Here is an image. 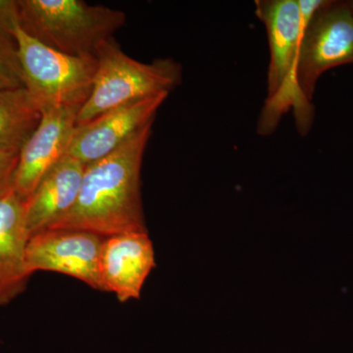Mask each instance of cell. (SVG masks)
Here are the masks:
<instances>
[{
    "mask_svg": "<svg viewBox=\"0 0 353 353\" xmlns=\"http://www.w3.org/2000/svg\"><path fill=\"white\" fill-rule=\"evenodd\" d=\"M154 267V250L148 232L116 234L104 240L102 284L104 292H114L121 303L141 297L146 278Z\"/></svg>",
    "mask_w": 353,
    "mask_h": 353,
    "instance_id": "30bf717a",
    "label": "cell"
},
{
    "mask_svg": "<svg viewBox=\"0 0 353 353\" xmlns=\"http://www.w3.org/2000/svg\"><path fill=\"white\" fill-rule=\"evenodd\" d=\"M152 127L143 128L108 157L87 165L75 204L50 229L80 230L108 238L146 232L141 172Z\"/></svg>",
    "mask_w": 353,
    "mask_h": 353,
    "instance_id": "6da1fadb",
    "label": "cell"
},
{
    "mask_svg": "<svg viewBox=\"0 0 353 353\" xmlns=\"http://www.w3.org/2000/svg\"><path fill=\"white\" fill-rule=\"evenodd\" d=\"M348 4H350V8H352L353 11V1L348 2Z\"/></svg>",
    "mask_w": 353,
    "mask_h": 353,
    "instance_id": "e0dca14e",
    "label": "cell"
},
{
    "mask_svg": "<svg viewBox=\"0 0 353 353\" xmlns=\"http://www.w3.org/2000/svg\"><path fill=\"white\" fill-rule=\"evenodd\" d=\"M85 169L82 162L65 155L43 176L26 201V222L30 236L50 229L73 208Z\"/></svg>",
    "mask_w": 353,
    "mask_h": 353,
    "instance_id": "7c38bea8",
    "label": "cell"
},
{
    "mask_svg": "<svg viewBox=\"0 0 353 353\" xmlns=\"http://www.w3.org/2000/svg\"><path fill=\"white\" fill-rule=\"evenodd\" d=\"M41 119V108L27 88L0 90V150L19 153Z\"/></svg>",
    "mask_w": 353,
    "mask_h": 353,
    "instance_id": "4fadbf2b",
    "label": "cell"
},
{
    "mask_svg": "<svg viewBox=\"0 0 353 353\" xmlns=\"http://www.w3.org/2000/svg\"><path fill=\"white\" fill-rule=\"evenodd\" d=\"M25 88L16 41L0 36V90Z\"/></svg>",
    "mask_w": 353,
    "mask_h": 353,
    "instance_id": "5bb4252c",
    "label": "cell"
},
{
    "mask_svg": "<svg viewBox=\"0 0 353 353\" xmlns=\"http://www.w3.org/2000/svg\"><path fill=\"white\" fill-rule=\"evenodd\" d=\"M21 29L44 46L77 57H95L127 20L126 14L82 0H18Z\"/></svg>",
    "mask_w": 353,
    "mask_h": 353,
    "instance_id": "3957f363",
    "label": "cell"
},
{
    "mask_svg": "<svg viewBox=\"0 0 353 353\" xmlns=\"http://www.w3.org/2000/svg\"><path fill=\"white\" fill-rule=\"evenodd\" d=\"M350 63H353V11L348 3L331 1L304 32L296 69L299 92L311 102L320 77Z\"/></svg>",
    "mask_w": 353,
    "mask_h": 353,
    "instance_id": "8992f818",
    "label": "cell"
},
{
    "mask_svg": "<svg viewBox=\"0 0 353 353\" xmlns=\"http://www.w3.org/2000/svg\"><path fill=\"white\" fill-rule=\"evenodd\" d=\"M256 15L266 28L270 48L267 77V105L261 131L269 132L290 108L296 113L301 131H307L313 119L310 102L299 92L296 69L304 32L297 0H260Z\"/></svg>",
    "mask_w": 353,
    "mask_h": 353,
    "instance_id": "7a4b0ae2",
    "label": "cell"
},
{
    "mask_svg": "<svg viewBox=\"0 0 353 353\" xmlns=\"http://www.w3.org/2000/svg\"><path fill=\"white\" fill-rule=\"evenodd\" d=\"M30 236L26 201L11 190L0 199V307L10 303L27 288Z\"/></svg>",
    "mask_w": 353,
    "mask_h": 353,
    "instance_id": "8fae6325",
    "label": "cell"
},
{
    "mask_svg": "<svg viewBox=\"0 0 353 353\" xmlns=\"http://www.w3.org/2000/svg\"><path fill=\"white\" fill-rule=\"evenodd\" d=\"M95 58L94 85L78 114L77 126L132 102L169 94L182 81V67L175 60L143 63L126 54L114 38L102 44Z\"/></svg>",
    "mask_w": 353,
    "mask_h": 353,
    "instance_id": "277c9868",
    "label": "cell"
},
{
    "mask_svg": "<svg viewBox=\"0 0 353 353\" xmlns=\"http://www.w3.org/2000/svg\"><path fill=\"white\" fill-rule=\"evenodd\" d=\"M19 153L0 150V199L13 190Z\"/></svg>",
    "mask_w": 353,
    "mask_h": 353,
    "instance_id": "2e32d148",
    "label": "cell"
},
{
    "mask_svg": "<svg viewBox=\"0 0 353 353\" xmlns=\"http://www.w3.org/2000/svg\"><path fill=\"white\" fill-rule=\"evenodd\" d=\"M168 95L159 94L132 102L76 126L66 155L85 166L108 157L143 128L153 124L158 109Z\"/></svg>",
    "mask_w": 353,
    "mask_h": 353,
    "instance_id": "ba28073f",
    "label": "cell"
},
{
    "mask_svg": "<svg viewBox=\"0 0 353 353\" xmlns=\"http://www.w3.org/2000/svg\"><path fill=\"white\" fill-rule=\"evenodd\" d=\"M20 27L18 0H0V36L16 41V31Z\"/></svg>",
    "mask_w": 353,
    "mask_h": 353,
    "instance_id": "9a60e30c",
    "label": "cell"
},
{
    "mask_svg": "<svg viewBox=\"0 0 353 353\" xmlns=\"http://www.w3.org/2000/svg\"><path fill=\"white\" fill-rule=\"evenodd\" d=\"M104 236L80 230L48 229L32 234L27 248L30 273L51 271L103 290L101 259Z\"/></svg>",
    "mask_w": 353,
    "mask_h": 353,
    "instance_id": "52a82bcc",
    "label": "cell"
},
{
    "mask_svg": "<svg viewBox=\"0 0 353 353\" xmlns=\"http://www.w3.org/2000/svg\"><path fill=\"white\" fill-rule=\"evenodd\" d=\"M82 106H65L41 112V119L18 158L13 190L27 201L44 176L66 155Z\"/></svg>",
    "mask_w": 353,
    "mask_h": 353,
    "instance_id": "9c48e42d",
    "label": "cell"
},
{
    "mask_svg": "<svg viewBox=\"0 0 353 353\" xmlns=\"http://www.w3.org/2000/svg\"><path fill=\"white\" fill-rule=\"evenodd\" d=\"M15 39L24 87L41 112L85 104L94 85L97 58L71 57L52 50L21 27Z\"/></svg>",
    "mask_w": 353,
    "mask_h": 353,
    "instance_id": "5b68a950",
    "label": "cell"
}]
</instances>
